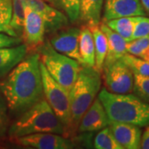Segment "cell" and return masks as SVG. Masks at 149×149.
Listing matches in <instances>:
<instances>
[{
    "instance_id": "6da1fadb",
    "label": "cell",
    "mask_w": 149,
    "mask_h": 149,
    "mask_svg": "<svg viewBox=\"0 0 149 149\" xmlns=\"http://www.w3.org/2000/svg\"><path fill=\"white\" fill-rule=\"evenodd\" d=\"M0 91L8 108L14 112H24L44 99L37 52L26 56L11 70L0 83Z\"/></svg>"
},
{
    "instance_id": "7a4b0ae2",
    "label": "cell",
    "mask_w": 149,
    "mask_h": 149,
    "mask_svg": "<svg viewBox=\"0 0 149 149\" xmlns=\"http://www.w3.org/2000/svg\"><path fill=\"white\" fill-rule=\"evenodd\" d=\"M98 98L110 122L131 123L140 128L149 125V103L134 94H113L103 88Z\"/></svg>"
},
{
    "instance_id": "3957f363",
    "label": "cell",
    "mask_w": 149,
    "mask_h": 149,
    "mask_svg": "<svg viewBox=\"0 0 149 149\" xmlns=\"http://www.w3.org/2000/svg\"><path fill=\"white\" fill-rule=\"evenodd\" d=\"M16 122L13 123L8 133L13 139L29 134L52 133L67 136V130L60 121L45 99L33 104Z\"/></svg>"
},
{
    "instance_id": "277c9868",
    "label": "cell",
    "mask_w": 149,
    "mask_h": 149,
    "mask_svg": "<svg viewBox=\"0 0 149 149\" xmlns=\"http://www.w3.org/2000/svg\"><path fill=\"white\" fill-rule=\"evenodd\" d=\"M101 73L95 67L81 65L78 77L70 91L73 131L77 128L85 111L101 90Z\"/></svg>"
},
{
    "instance_id": "5b68a950",
    "label": "cell",
    "mask_w": 149,
    "mask_h": 149,
    "mask_svg": "<svg viewBox=\"0 0 149 149\" xmlns=\"http://www.w3.org/2000/svg\"><path fill=\"white\" fill-rule=\"evenodd\" d=\"M37 49L40 61L49 74L60 85L70 91L82 65L74 59L56 52L49 42H43Z\"/></svg>"
},
{
    "instance_id": "8992f818",
    "label": "cell",
    "mask_w": 149,
    "mask_h": 149,
    "mask_svg": "<svg viewBox=\"0 0 149 149\" xmlns=\"http://www.w3.org/2000/svg\"><path fill=\"white\" fill-rule=\"evenodd\" d=\"M40 69L42 78L44 99L47 100L60 121L63 123L67 132L73 131L70 91L54 80L41 61Z\"/></svg>"
},
{
    "instance_id": "52a82bcc",
    "label": "cell",
    "mask_w": 149,
    "mask_h": 149,
    "mask_svg": "<svg viewBox=\"0 0 149 149\" xmlns=\"http://www.w3.org/2000/svg\"><path fill=\"white\" fill-rule=\"evenodd\" d=\"M103 78L104 88L113 94H130L133 92V72L123 59L104 65Z\"/></svg>"
},
{
    "instance_id": "ba28073f",
    "label": "cell",
    "mask_w": 149,
    "mask_h": 149,
    "mask_svg": "<svg viewBox=\"0 0 149 149\" xmlns=\"http://www.w3.org/2000/svg\"><path fill=\"white\" fill-rule=\"evenodd\" d=\"M17 143L36 149H71L74 143L65 137L52 133H40L29 134L15 139Z\"/></svg>"
},
{
    "instance_id": "9c48e42d",
    "label": "cell",
    "mask_w": 149,
    "mask_h": 149,
    "mask_svg": "<svg viewBox=\"0 0 149 149\" xmlns=\"http://www.w3.org/2000/svg\"><path fill=\"white\" fill-rule=\"evenodd\" d=\"M46 27L40 14L25 3V20L22 39L27 48H37L44 42Z\"/></svg>"
},
{
    "instance_id": "30bf717a",
    "label": "cell",
    "mask_w": 149,
    "mask_h": 149,
    "mask_svg": "<svg viewBox=\"0 0 149 149\" xmlns=\"http://www.w3.org/2000/svg\"><path fill=\"white\" fill-rule=\"evenodd\" d=\"M80 28L69 27L60 29L49 42L52 47L60 53L74 59L81 64L79 52Z\"/></svg>"
},
{
    "instance_id": "8fae6325",
    "label": "cell",
    "mask_w": 149,
    "mask_h": 149,
    "mask_svg": "<svg viewBox=\"0 0 149 149\" xmlns=\"http://www.w3.org/2000/svg\"><path fill=\"white\" fill-rule=\"evenodd\" d=\"M103 22L124 17L146 16L140 0H104Z\"/></svg>"
},
{
    "instance_id": "7c38bea8",
    "label": "cell",
    "mask_w": 149,
    "mask_h": 149,
    "mask_svg": "<svg viewBox=\"0 0 149 149\" xmlns=\"http://www.w3.org/2000/svg\"><path fill=\"white\" fill-rule=\"evenodd\" d=\"M24 2L37 11L42 17L46 32H57L65 27L69 22L68 17L61 11L49 5L45 0H24Z\"/></svg>"
},
{
    "instance_id": "4fadbf2b",
    "label": "cell",
    "mask_w": 149,
    "mask_h": 149,
    "mask_svg": "<svg viewBox=\"0 0 149 149\" xmlns=\"http://www.w3.org/2000/svg\"><path fill=\"white\" fill-rule=\"evenodd\" d=\"M109 118L102 104L101 101L97 97L85 111L78 124L79 133H92L100 131L102 128L109 126Z\"/></svg>"
},
{
    "instance_id": "5bb4252c",
    "label": "cell",
    "mask_w": 149,
    "mask_h": 149,
    "mask_svg": "<svg viewBox=\"0 0 149 149\" xmlns=\"http://www.w3.org/2000/svg\"><path fill=\"white\" fill-rule=\"evenodd\" d=\"M109 127L123 149L140 148L142 129L140 127L126 123L110 122Z\"/></svg>"
},
{
    "instance_id": "9a60e30c",
    "label": "cell",
    "mask_w": 149,
    "mask_h": 149,
    "mask_svg": "<svg viewBox=\"0 0 149 149\" xmlns=\"http://www.w3.org/2000/svg\"><path fill=\"white\" fill-rule=\"evenodd\" d=\"M100 27L106 36L108 42V51L104 63V65H106L111 64L118 59H121L127 53L126 47L128 42L117 32L110 29L104 22L100 23Z\"/></svg>"
},
{
    "instance_id": "2e32d148",
    "label": "cell",
    "mask_w": 149,
    "mask_h": 149,
    "mask_svg": "<svg viewBox=\"0 0 149 149\" xmlns=\"http://www.w3.org/2000/svg\"><path fill=\"white\" fill-rule=\"evenodd\" d=\"M28 48L25 44L0 48V77L9 73L27 56Z\"/></svg>"
},
{
    "instance_id": "e0dca14e",
    "label": "cell",
    "mask_w": 149,
    "mask_h": 149,
    "mask_svg": "<svg viewBox=\"0 0 149 149\" xmlns=\"http://www.w3.org/2000/svg\"><path fill=\"white\" fill-rule=\"evenodd\" d=\"M79 52L81 58V65L95 67V43H94L92 32L88 26L80 28Z\"/></svg>"
},
{
    "instance_id": "ac0fdd59",
    "label": "cell",
    "mask_w": 149,
    "mask_h": 149,
    "mask_svg": "<svg viewBox=\"0 0 149 149\" xmlns=\"http://www.w3.org/2000/svg\"><path fill=\"white\" fill-rule=\"evenodd\" d=\"M104 0H80V17L88 26L98 25L101 21Z\"/></svg>"
},
{
    "instance_id": "d6986e66",
    "label": "cell",
    "mask_w": 149,
    "mask_h": 149,
    "mask_svg": "<svg viewBox=\"0 0 149 149\" xmlns=\"http://www.w3.org/2000/svg\"><path fill=\"white\" fill-rule=\"evenodd\" d=\"M88 26V25H87ZM91 29L94 43H95V68L98 71L102 73L103 66L104 63V60L106 57L107 51H108V42H107L106 36L102 32L100 27V24L88 26Z\"/></svg>"
},
{
    "instance_id": "ffe728a7",
    "label": "cell",
    "mask_w": 149,
    "mask_h": 149,
    "mask_svg": "<svg viewBox=\"0 0 149 149\" xmlns=\"http://www.w3.org/2000/svg\"><path fill=\"white\" fill-rule=\"evenodd\" d=\"M108 27L113 31L117 32L118 35L127 42L132 41L133 37V25H134V17H124L109 21L104 22Z\"/></svg>"
},
{
    "instance_id": "44dd1931",
    "label": "cell",
    "mask_w": 149,
    "mask_h": 149,
    "mask_svg": "<svg viewBox=\"0 0 149 149\" xmlns=\"http://www.w3.org/2000/svg\"><path fill=\"white\" fill-rule=\"evenodd\" d=\"M13 10L10 25L17 37L22 33L25 20V2L24 0H12Z\"/></svg>"
},
{
    "instance_id": "7402d4cb",
    "label": "cell",
    "mask_w": 149,
    "mask_h": 149,
    "mask_svg": "<svg viewBox=\"0 0 149 149\" xmlns=\"http://www.w3.org/2000/svg\"><path fill=\"white\" fill-rule=\"evenodd\" d=\"M12 10V0H0V32L12 37H17L10 25Z\"/></svg>"
},
{
    "instance_id": "603a6c76",
    "label": "cell",
    "mask_w": 149,
    "mask_h": 149,
    "mask_svg": "<svg viewBox=\"0 0 149 149\" xmlns=\"http://www.w3.org/2000/svg\"><path fill=\"white\" fill-rule=\"evenodd\" d=\"M94 147L96 149H123L114 139L109 126L100 129L96 134Z\"/></svg>"
},
{
    "instance_id": "cb8c5ba5",
    "label": "cell",
    "mask_w": 149,
    "mask_h": 149,
    "mask_svg": "<svg viewBox=\"0 0 149 149\" xmlns=\"http://www.w3.org/2000/svg\"><path fill=\"white\" fill-rule=\"evenodd\" d=\"M133 92L143 101L149 103V76L133 72Z\"/></svg>"
},
{
    "instance_id": "d4e9b609",
    "label": "cell",
    "mask_w": 149,
    "mask_h": 149,
    "mask_svg": "<svg viewBox=\"0 0 149 149\" xmlns=\"http://www.w3.org/2000/svg\"><path fill=\"white\" fill-rule=\"evenodd\" d=\"M123 61L128 65L133 72L149 76V62L139 56L126 53L122 57Z\"/></svg>"
},
{
    "instance_id": "484cf974",
    "label": "cell",
    "mask_w": 149,
    "mask_h": 149,
    "mask_svg": "<svg viewBox=\"0 0 149 149\" xmlns=\"http://www.w3.org/2000/svg\"><path fill=\"white\" fill-rule=\"evenodd\" d=\"M69 20L74 22L80 17V0H59Z\"/></svg>"
},
{
    "instance_id": "4316f807",
    "label": "cell",
    "mask_w": 149,
    "mask_h": 149,
    "mask_svg": "<svg viewBox=\"0 0 149 149\" xmlns=\"http://www.w3.org/2000/svg\"><path fill=\"white\" fill-rule=\"evenodd\" d=\"M149 34V17L146 16L134 17L132 41Z\"/></svg>"
},
{
    "instance_id": "83f0119b",
    "label": "cell",
    "mask_w": 149,
    "mask_h": 149,
    "mask_svg": "<svg viewBox=\"0 0 149 149\" xmlns=\"http://www.w3.org/2000/svg\"><path fill=\"white\" fill-rule=\"evenodd\" d=\"M149 47V34L140 38L134 39L127 43L126 52L128 54L139 56L144 50Z\"/></svg>"
},
{
    "instance_id": "f1b7e54d",
    "label": "cell",
    "mask_w": 149,
    "mask_h": 149,
    "mask_svg": "<svg viewBox=\"0 0 149 149\" xmlns=\"http://www.w3.org/2000/svg\"><path fill=\"white\" fill-rule=\"evenodd\" d=\"M8 114L6 102L0 97V136L3 135L8 128Z\"/></svg>"
},
{
    "instance_id": "f546056e",
    "label": "cell",
    "mask_w": 149,
    "mask_h": 149,
    "mask_svg": "<svg viewBox=\"0 0 149 149\" xmlns=\"http://www.w3.org/2000/svg\"><path fill=\"white\" fill-rule=\"evenodd\" d=\"M22 42L21 37H12L5 33L0 32V48L9 47L21 44Z\"/></svg>"
},
{
    "instance_id": "4dcf8cb0",
    "label": "cell",
    "mask_w": 149,
    "mask_h": 149,
    "mask_svg": "<svg viewBox=\"0 0 149 149\" xmlns=\"http://www.w3.org/2000/svg\"><path fill=\"white\" fill-rule=\"evenodd\" d=\"M140 148L149 149V125L146 126L144 131L142 133Z\"/></svg>"
},
{
    "instance_id": "1f68e13d",
    "label": "cell",
    "mask_w": 149,
    "mask_h": 149,
    "mask_svg": "<svg viewBox=\"0 0 149 149\" xmlns=\"http://www.w3.org/2000/svg\"><path fill=\"white\" fill-rule=\"evenodd\" d=\"M139 57H140V58H142L143 60H144V61L149 62V47L146 48L143 52L139 55Z\"/></svg>"
},
{
    "instance_id": "d6a6232c",
    "label": "cell",
    "mask_w": 149,
    "mask_h": 149,
    "mask_svg": "<svg viewBox=\"0 0 149 149\" xmlns=\"http://www.w3.org/2000/svg\"><path fill=\"white\" fill-rule=\"evenodd\" d=\"M140 2L146 12H148L149 13V0H140Z\"/></svg>"
},
{
    "instance_id": "836d02e7",
    "label": "cell",
    "mask_w": 149,
    "mask_h": 149,
    "mask_svg": "<svg viewBox=\"0 0 149 149\" xmlns=\"http://www.w3.org/2000/svg\"><path fill=\"white\" fill-rule=\"evenodd\" d=\"M45 1H47V3H54V0H45Z\"/></svg>"
}]
</instances>
